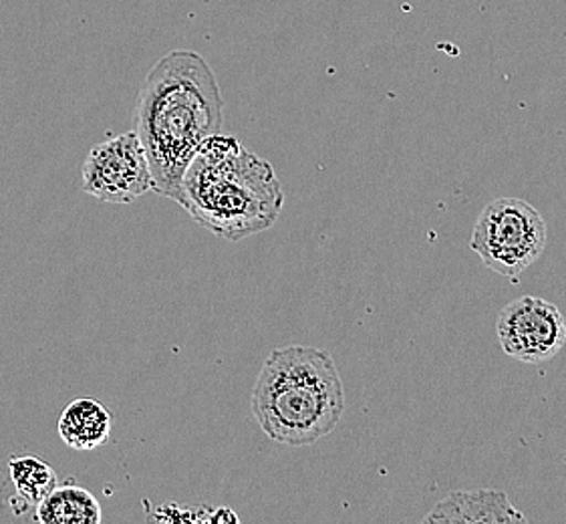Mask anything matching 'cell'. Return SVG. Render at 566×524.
<instances>
[{"mask_svg": "<svg viewBox=\"0 0 566 524\" xmlns=\"http://www.w3.org/2000/svg\"><path fill=\"white\" fill-rule=\"evenodd\" d=\"M134 122L148 154L154 192L180 205L188 166L224 122V99L208 61L184 49L158 59L142 83Z\"/></svg>", "mask_w": 566, "mask_h": 524, "instance_id": "1", "label": "cell"}, {"mask_svg": "<svg viewBox=\"0 0 566 524\" xmlns=\"http://www.w3.org/2000/svg\"><path fill=\"white\" fill-rule=\"evenodd\" d=\"M283 205L274 168L234 136L206 139L181 184L180 206L200 227L232 242L271 229Z\"/></svg>", "mask_w": 566, "mask_h": 524, "instance_id": "2", "label": "cell"}, {"mask_svg": "<svg viewBox=\"0 0 566 524\" xmlns=\"http://www.w3.org/2000/svg\"><path fill=\"white\" fill-rule=\"evenodd\" d=\"M252 413L279 444L311 446L339 426L345 389L327 349L311 345L276 347L252 389Z\"/></svg>", "mask_w": 566, "mask_h": 524, "instance_id": "3", "label": "cell"}, {"mask_svg": "<svg viewBox=\"0 0 566 524\" xmlns=\"http://www.w3.org/2000/svg\"><path fill=\"white\" fill-rule=\"evenodd\" d=\"M548 229L543 214L521 198H499L480 212L470 249L484 266L518 283L546 251Z\"/></svg>", "mask_w": 566, "mask_h": 524, "instance_id": "4", "label": "cell"}, {"mask_svg": "<svg viewBox=\"0 0 566 524\" xmlns=\"http://www.w3.org/2000/svg\"><path fill=\"white\" fill-rule=\"evenodd\" d=\"M81 190L109 205H129L154 190L148 154L136 129L91 148L81 168Z\"/></svg>", "mask_w": 566, "mask_h": 524, "instance_id": "5", "label": "cell"}, {"mask_svg": "<svg viewBox=\"0 0 566 524\" xmlns=\"http://www.w3.org/2000/svg\"><path fill=\"white\" fill-rule=\"evenodd\" d=\"M496 335L502 352L512 359L546 364L565 349V315L546 298L522 296L500 311Z\"/></svg>", "mask_w": 566, "mask_h": 524, "instance_id": "6", "label": "cell"}, {"mask_svg": "<svg viewBox=\"0 0 566 524\" xmlns=\"http://www.w3.org/2000/svg\"><path fill=\"white\" fill-rule=\"evenodd\" d=\"M423 523H526L502 491H453L436 504Z\"/></svg>", "mask_w": 566, "mask_h": 524, "instance_id": "7", "label": "cell"}, {"mask_svg": "<svg viewBox=\"0 0 566 524\" xmlns=\"http://www.w3.org/2000/svg\"><path fill=\"white\" fill-rule=\"evenodd\" d=\"M112 430V413L102 401L93 398L73 399L59 418L61 440L77 452H90L105 444Z\"/></svg>", "mask_w": 566, "mask_h": 524, "instance_id": "8", "label": "cell"}, {"mask_svg": "<svg viewBox=\"0 0 566 524\" xmlns=\"http://www.w3.org/2000/svg\"><path fill=\"white\" fill-rule=\"evenodd\" d=\"M34 509V521L43 524H99L103 521L97 499L73 482L59 484Z\"/></svg>", "mask_w": 566, "mask_h": 524, "instance_id": "9", "label": "cell"}, {"mask_svg": "<svg viewBox=\"0 0 566 524\" xmlns=\"http://www.w3.org/2000/svg\"><path fill=\"white\" fill-rule=\"evenodd\" d=\"M9 474L17 492L34 506L45 501L46 496L59 486L55 468L39 457L11 458Z\"/></svg>", "mask_w": 566, "mask_h": 524, "instance_id": "10", "label": "cell"}, {"mask_svg": "<svg viewBox=\"0 0 566 524\" xmlns=\"http://www.w3.org/2000/svg\"><path fill=\"white\" fill-rule=\"evenodd\" d=\"M212 506H159L156 518L166 523H212Z\"/></svg>", "mask_w": 566, "mask_h": 524, "instance_id": "11", "label": "cell"}, {"mask_svg": "<svg viewBox=\"0 0 566 524\" xmlns=\"http://www.w3.org/2000/svg\"><path fill=\"white\" fill-rule=\"evenodd\" d=\"M212 523H239V516L232 513V509L220 506V509H214V513H212Z\"/></svg>", "mask_w": 566, "mask_h": 524, "instance_id": "12", "label": "cell"}]
</instances>
